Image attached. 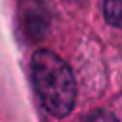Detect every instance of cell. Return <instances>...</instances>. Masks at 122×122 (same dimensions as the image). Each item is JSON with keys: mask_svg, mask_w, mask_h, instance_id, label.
<instances>
[{"mask_svg": "<svg viewBox=\"0 0 122 122\" xmlns=\"http://www.w3.org/2000/svg\"><path fill=\"white\" fill-rule=\"evenodd\" d=\"M30 74L42 107L55 118L69 116L76 103V82L67 61L50 50H38L30 59Z\"/></svg>", "mask_w": 122, "mask_h": 122, "instance_id": "obj_1", "label": "cell"}, {"mask_svg": "<svg viewBox=\"0 0 122 122\" xmlns=\"http://www.w3.org/2000/svg\"><path fill=\"white\" fill-rule=\"evenodd\" d=\"M122 0H103V17L107 25L120 29L122 27V10H120Z\"/></svg>", "mask_w": 122, "mask_h": 122, "instance_id": "obj_2", "label": "cell"}, {"mask_svg": "<svg viewBox=\"0 0 122 122\" xmlns=\"http://www.w3.org/2000/svg\"><path fill=\"white\" fill-rule=\"evenodd\" d=\"M84 122H118L116 114L111 112V111H97L93 112L92 116H88Z\"/></svg>", "mask_w": 122, "mask_h": 122, "instance_id": "obj_3", "label": "cell"}]
</instances>
